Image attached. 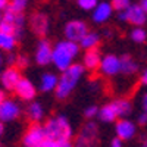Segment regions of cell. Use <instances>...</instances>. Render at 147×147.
<instances>
[{"mask_svg": "<svg viewBox=\"0 0 147 147\" xmlns=\"http://www.w3.org/2000/svg\"><path fill=\"white\" fill-rule=\"evenodd\" d=\"M97 113H99V107L97 106H94V105H91V106H87L84 109V116L87 118L88 121H93L96 116H97Z\"/></svg>", "mask_w": 147, "mask_h": 147, "instance_id": "cell-29", "label": "cell"}, {"mask_svg": "<svg viewBox=\"0 0 147 147\" xmlns=\"http://www.w3.org/2000/svg\"><path fill=\"white\" fill-rule=\"evenodd\" d=\"M140 84H141V85H147V69L141 72V77H140Z\"/></svg>", "mask_w": 147, "mask_h": 147, "instance_id": "cell-37", "label": "cell"}, {"mask_svg": "<svg viewBox=\"0 0 147 147\" xmlns=\"http://www.w3.org/2000/svg\"><path fill=\"white\" fill-rule=\"evenodd\" d=\"M99 43H100V34H97L94 31H88L78 44H80V49H84V50L87 52V50L97 49L99 47Z\"/></svg>", "mask_w": 147, "mask_h": 147, "instance_id": "cell-20", "label": "cell"}, {"mask_svg": "<svg viewBox=\"0 0 147 147\" xmlns=\"http://www.w3.org/2000/svg\"><path fill=\"white\" fill-rule=\"evenodd\" d=\"M5 62H6L9 66H15V65H16V55L7 53V56H6V59H5Z\"/></svg>", "mask_w": 147, "mask_h": 147, "instance_id": "cell-32", "label": "cell"}, {"mask_svg": "<svg viewBox=\"0 0 147 147\" xmlns=\"http://www.w3.org/2000/svg\"><path fill=\"white\" fill-rule=\"evenodd\" d=\"M115 132L116 137L122 141H128L131 140L137 132V125L134 124L132 121L124 118V119H118L116 125H115Z\"/></svg>", "mask_w": 147, "mask_h": 147, "instance_id": "cell-14", "label": "cell"}, {"mask_svg": "<svg viewBox=\"0 0 147 147\" xmlns=\"http://www.w3.org/2000/svg\"><path fill=\"white\" fill-rule=\"evenodd\" d=\"M80 55V44L72 43L68 40H60L53 46L52 53V63L60 72L66 71L69 66L75 63V59Z\"/></svg>", "mask_w": 147, "mask_h": 147, "instance_id": "cell-1", "label": "cell"}, {"mask_svg": "<svg viewBox=\"0 0 147 147\" xmlns=\"http://www.w3.org/2000/svg\"><path fill=\"white\" fill-rule=\"evenodd\" d=\"M59 143V147H74L72 141L71 140H65V141H57Z\"/></svg>", "mask_w": 147, "mask_h": 147, "instance_id": "cell-39", "label": "cell"}, {"mask_svg": "<svg viewBox=\"0 0 147 147\" xmlns=\"http://www.w3.org/2000/svg\"><path fill=\"white\" fill-rule=\"evenodd\" d=\"M97 118H99L102 122H106V124L115 122L118 119V115H116V110H115L113 105L109 103V105H105L103 107H100L99 113H97Z\"/></svg>", "mask_w": 147, "mask_h": 147, "instance_id": "cell-24", "label": "cell"}, {"mask_svg": "<svg viewBox=\"0 0 147 147\" xmlns=\"http://www.w3.org/2000/svg\"><path fill=\"white\" fill-rule=\"evenodd\" d=\"M88 88H90V91H99L100 90V82L97 81V80H94V81H91L90 84H88Z\"/></svg>", "mask_w": 147, "mask_h": 147, "instance_id": "cell-33", "label": "cell"}, {"mask_svg": "<svg viewBox=\"0 0 147 147\" xmlns=\"http://www.w3.org/2000/svg\"><path fill=\"white\" fill-rule=\"evenodd\" d=\"M137 122H138V125H147V113L143 112L141 115H138Z\"/></svg>", "mask_w": 147, "mask_h": 147, "instance_id": "cell-34", "label": "cell"}, {"mask_svg": "<svg viewBox=\"0 0 147 147\" xmlns=\"http://www.w3.org/2000/svg\"><path fill=\"white\" fill-rule=\"evenodd\" d=\"M3 132H5V125H3V122H0V137L3 136Z\"/></svg>", "mask_w": 147, "mask_h": 147, "instance_id": "cell-43", "label": "cell"}, {"mask_svg": "<svg viewBox=\"0 0 147 147\" xmlns=\"http://www.w3.org/2000/svg\"><path fill=\"white\" fill-rule=\"evenodd\" d=\"M140 6L143 7V10L147 13V0H141V3H140Z\"/></svg>", "mask_w": 147, "mask_h": 147, "instance_id": "cell-41", "label": "cell"}, {"mask_svg": "<svg viewBox=\"0 0 147 147\" xmlns=\"http://www.w3.org/2000/svg\"><path fill=\"white\" fill-rule=\"evenodd\" d=\"M146 38H147V32H146V30H143L141 27H136V28L131 31V40H132L134 43L141 44V43L146 41Z\"/></svg>", "mask_w": 147, "mask_h": 147, "instance_id": "cell-25", "label": "cell"}, {"mask_svg": "<svg viewBox=\"0 0 147 147\" xmlns=\"http://www.w3.org/2000/svg\"><path fill=\"white\" fill-rule=\"evenodd\" d=\"M74 147H99V127L94 121H88L81 128Z\"/></svg>", "mask_w": 147, "mask_h": 147, "instance_id": "cell-4", "label": "cell"}, {"mask_svg": "<svg viewBox=\"0 0 147 147\" xmlns=\"http://www.w3.org/2000/svg\"><path fill=\"white\" fill-rule=\"evenodd\" d=\"M16 37L13 34H5L0 32V50L6 52V53H12L16 47Z\"/></svg>", "mask_w": 147, "mask_h": 147, "instance_id": "cell-23", "label": "cell"}, {"mask_svg": "<svg viewBox=\"0 0 147 147\" xmlns=\"http://www.w3.org/2000/svg\"><path fill=\"white\" fill-rule=\"evenodd\" d=\"M0 32H5V34H13V35H15V30H13V27H12L10 24L5 22V21L0 22Z\"/></svg>", "mask_w": 147, "mask_h": 147, "instance_id": "cell-31", "label": "cell"}, {"mask_svg": "<svg viewBox=\"0 0 147 147\" xmlns=\"http://www.w3.org/2000/svg\"><path fill=\"white\" fill-rule=\"evenodd\" d=\"M121 69V62L119 57L115 55H106L102 57V62L99 66V71L105 77H115Z\"/></svg>", "mask_w": 147, "mask_h": 147, "instance_id": "cell-15", "label": "cell"}, {"mask_svg": "<svg viewBox=\"0 0 147 147\" xmlns=\"http://www.w3.org/2000/svg\"><path fill=\"white\" fill-rule=\"evenodd\" d=\"M21 78H22L21 71L16 66H9V68H6L2 74H0V82H2L3 88L9 90V91L15 90V87L21 81Z\"/></svg>", "mask_w": 147, "mask_h": 147, "instance_id": "cell-12", "label": "cell"}, {"mask_svg": "<svg viewBox=\"0 0 147 147\" xmlns=\"http://www.w3.org/2000/svg\"><path fill=\"white\" fill-rule=\"evenodd\" d=\"M30 65V59L27 55H16V68L18 69H22V68H28Z\"/></svg>", "mask_w": 147, "mask_h": 147, "instance_id": "cell-30", "label": "cell"}, {"mask_svg": "<svg viewBox=\"0 0 147 147\" xmlns=\"http://www.w3.org/2000/svg\"><path fill=\"white\" fill-rule=\"evenodd\" d=\"M84 74H85V69H84L82 63H74L66 71H63L62 75L59 77L57 87L55 90L56 99H59V100L68 99L71 96V93L75 90V87L78 85L80 80L84 77Z\"/></svg>", "mask_w": 147, "mask_h": 147, "instance_id": "cell-2", "label": "cell"}, {"mask_svg": "<svg viewBox=\"0 0 147 147\" xmlns=\"http://www.w3.org/2000/svg\"><path fill=\"white\" fill-rule=\"evenodd\" d=\"M118 19L121 22H129L136 27H141L147 21V13L143 10V7L140 5H131L127 10L119 12Z\"/></svg>", "mask_w": 147, "mask_h": 147, "instance_id": "cell-7", "label": "cell"}, {"mask_svg": "<svg viewBox=\"0 0 147 147\" xmlns=\"http://www.w3.org/2000/svg\"><path fill=\"white\" fill-rule=\"evenodd\" d=\"M21 115V106L18 102L12 100V99H6L5 102L0 103V122H10L15 121L16 118H19Z\"/></svg>", "mask_w": 147, "mask_h": 147, "instance_id": "cell-11", "label": "cell"}, {"mask_svg": "<svg viewBox=\"0 0 147 147\" xmlns=\"http://www.w3.org/2000/svg\"><path fill=\"white\" fill-rule=\"evenodd\" d=\"M140 147H147V138H146V136H144V138H143V141H141V146Z\"/></svg>", "mask_w": 147, "mask_h": 147, "instance_id": "cell-44", "label": "cell"}, {"mask_svg": "<svg viewBox=\"0 0 147 147\" xmlns=\"http://www.w3.org/2000/svg\"><path fill=\"white\" fill-rule=\"evenodd\" d=\"M87 32H88V25L81 19H72L66 22V25L63 28L65 40L72 41V43H80Z\"/></svg>", "mask_w": 147, "mask_h": 147, "instance_id": "cell-5", "label": "cell"}, {"mask_svg": "<svg viewBox=\"0 0 147 147\" xmlns=\"http://www.w3.org/2000/svg\"><path fill=\"white\" fill-rule=\"evenodd\" d=\"M0 147H2V146H0Z\"/></svg>", "mask_w": 147, "mask_h": 147, "instance_id": "cell-48", "label": "cell"}, {"mask_svg": "<svg viewBox=\"0 0 147 147\" xmlns=\"http://www.w3.org/2000/svg\"><path fill=\"white\" fill-rule=\"evenodd\" d=\"M110 5H112L113 10H116L118 13H119V12L127 10V9L131 6V2H129V0H112V2H110Z\"/></svg>", "mask_w": 147, "mask_h": 147, "instance_id": "cell-27", "label": "cell"}, {"mask_svg": "<svg viewBox=\"0 0 147 147\" xmlns=\"http://www.w3.org/2000/svg\"><path fill=\"white\" fill-rule=\"evenodd\" d=\"M46 141V132L44 127L40 124H31L22 137L24 147H41Z\"/></svg>", "mask_w": 147, "mask_h": 147, "instance_id": "cell-6", "label": "cell"}, {"mask_svg": "<svg viewBox=\"0 0 147 147\" xmlns=\"http://www.w3.org/2000/svg\"><path fill=\"white\" fill-rule=\"evenodd\" d=\"M46 138L55 140V141H65L71 140L72 137V127L71 122L65 115H57L50 119H47V122L43 125Z\"/></svg>", "mask_w": 147, "mask_h": 147, "instance_id": "cell-3", "label": "cell"}, {"mask_svg": "<svg viewBox=\"0 0 147 147\" xmlns=\"http://www.w3.org/2000/svg\"><path fill=\"white\" fill-rule=\"evenodd\" d=\"M77 3L82 10H94V7L99 5V0H77Z\"/></svg>", "mask_w": 147, "mask_h": 147, "instance_id": "cell-28", "label": "cell"}, {"mask_svg": "<svg viewBox=\"0 0 147 147\" xmlns=\"http://www.w3.org/2000/svg\"><path fill=\"white\" fill-rule=\"evenodd\" d=\"M143 109H144V112L147 113V94L143 96Z\"/></svg>", "mask_w": 147, "mask_h": 147, "instance_id": "cell-40", "label": "cell"}, {"mask_svg": "<svg viewBox=\"0 0 147 147\" xmlns=\"http://www.w3.org/2000/svg\"><path fill=\"white\" fill-rule=\"evenodd\" d=\"M2 21L10 24V25L13 27L16 40L22 38L24 27H25V16H24V13H19V12H15V10H12L10 7H7L6 10H3V19Z\"/></svg>", "mask_w": 147, "mask_h": 147, "instance_id": "cell-9", "label": "cell"}, {"mask_svg": "<svg viewBox=\"0 0 147 147\" xmlns=\"http://www.w3.org/2000/svg\"><path fill=\"white\" fill-rule=\"evenodd\" d=\"M119 62H121V69L119 72L124 74V75H132L138 71V65L137 62L134 60L129 55H124L119 57Z\"/></svg>", "mask_w": 147, "mask_h": 147, "instance_id": "cell-21", "label": "cell"}, {"mask_svg": "<svg viewBox=\"0 0 147 147\" xmlns=\"http://www.w3.org/2000/svg\"><path fill=\"white\" fill-rule=\"evenodd\" d=\"M112 105L116 110L118 119H124L125 116H128L132 112V105L128 99H116L112 102Z\"/></svg>", "mask_w": 147, "mask_h": 147, "instance_id": "cell-22", "label": "cell"}, {"mask_svg": "<svg viewBox=\"0 0 147 147\" xmlns=\"http://www.w3.org/2000/svg\"><path fill=\"white\" fill-rule=\"evenodd\" d=\"M15 94L19 97L21 100L24 102H32L35 99V94H37V90H35V85L32 84L31 80L22 77L21 81L18 82V85L15 87Z\"/></svg>", "mask_w": 147, "mask_h": 147, "instance_id": "cell-13", "label": "cell"}, {"mask_svg": "<svg viewBox=\"0 0 147 147\" xmlns=\"http://www.w3.org/2000/svg\"><path fill=\"white\" fill-rule=\"evenodd\" d=\"M102 53L99 49H93V50H87L84 53V57H82V66L84 69L87 71H96L99 69L100 66V62H102Z\"/></svg>", "mask_w": 147, "mask_h": 147, "instance_id": "cell-17", "label": "cell"}, {"mask_svg": "<svg viewBox=\"0 0 147 147\" xmlns=\"http://www.w3.org/2000/svg\"><path fill=\"white\" fill-rule=\"evenodd\" d=\"M105 35H106V37H110V35H112V32H110V30H105Z\"/></svg>", "mask_w": 147, "mask_h": 147, "instance_id": "cell-46", "label": "cell"}, {"mask_svg": "<svg viewBox=\"0 0 147 147\" xmlns=\"http://www.w3.org/2000/svg\"><path fill=\"white\" fill-rule=\"evenodd\" d=\"M30 28L35 35L43 38L44 35H47L49 30H50V18L44 12H34L30 18Z\"/></svg>", "mask_w": 147, "mask_h": 147, "instance_id": "cell-8", "label": "cell"}, {"mask_svg": "<svg viewBox=\"0 0 147 147\" xmlns=\"http://www.w3.org/2000/svg\"><path fill=\"white\" fill-rule=\"evenodd\" d=\"M30 0H9V7L15 12H19V13H24V10L27 9Z\"/></svg>", "mask_w": 147, "mask_h": 147, "instance_id": "cell-26", "label": "cell"}, {"mask_svg": "<svg viewBox=\"0 0 147 147\" xmlns=\"http://www.w3.org/2000/svg\"><path fill=\"white\" fill-rule=\"evenodd\" d=\"M57 82H59V77L53 72H46L41 75L40 78V90L43 93H50L55 91L57 87Z\"/></svg>", "mask_w": 147, "mask_h": 147, "instance_id": "cell-18", "label": "cell"}, {"mask_svg": "<svg viewBox=\"0 0 147 147\" xmlns=\"http://www.w3.org/2000/svg\"><path fill=\"white\" fill-rule=\"evenodd\" d=\"M112 13H113L112 5L107 3V2H99V5L94 7L93 13H91V19L96 24H105L106 21L110 19Z\"/></svg>", "mask_w": 147, "mask_h": 147, "instance_id": "cell-16", "label": "cell"}, {"mask_svg": "<svg viewBox=\"0 0 147 147\" xmlns=\"http://www.w3.org/2000/svg\"><path fill=\"white\" fill-rule=\"evenodd\" d=\"M52 53H53V46L50 44V41L41 38L35 47V53H34L35 63L40 66H47L49 63H52Z\"/></svg>", "mask_w": 147, "mask_h": 147, "instance_id": "cell-10", "label": "cell"}, {"mask_svg": "<svg viewBox=\"0 0 147 147\" xmlns=\"http://www.w3.org/2000/svg\"><path fill=\"white\" fill-rule=\"evenodd\" d=\"M44 106L38 102H31L27 107V116L30 118V121L32 124H38V122L44 118Z\"/></svg>", "mask_w": 147, "mask_h": 147, "instance_id": "cell-19", "label": "cell"}, {"mask_svg": "<svg viewBox=\"0 0 147 147\" xmlns=\"http://www.w3.org/2000/svg\"><path fill=\"white\" fill-rule=\"evenodd\" d=\"M5 100H6V94H5V91H3V90H0V103L5 102Z\"/></svg>", "mask_w": 147, "mask_h": 147, "instance_id": "cell-42", "label": "cell"}, {"mask_svg": "<svg viewBox=\"0 0 147 147\" xmlns=\"http://www.w3.org/2000/svg\"><path fill=\"white\" fill-rule=\"evenodd\" d=\"M3 62H5V56H3V52L0 50V65H2Z\"/></svg>", "mask_w": 147, "mask_h": 147, "instance_id": "cell-45", "label": "cell"}, {"mask_svg": "<svg viewBox=\"0 0 147 147\" xmlns=\"http://www.w3.org/2000/svg\"><path fill=\"white\" fill-rule=\"evenodd\" d=\"M2 19H3V12H0V22H2Z\"/></svg>", "mask_w": 147, "mask_h": 147, "instance_id": "cell-47", "label": "cell"}, {"mask_svg": "<svg viewBox=\"0 0 147 147\" xmlns=\"http://www.w3.org/2000/svg\"><path fill=\"white\" fill-rule=\"evenodd\" d=\"M110 147H124V141L119 140L118 137H115L112 141H110Z\"/></svg>", "mask_w": 147, "mask_h": 147, "instance_id": "cell-36", "label": "cell"}, {"mask_svg": "<svg viewBox=\"0 0 147 147\" xmlns=\"http://www.w3.org/2000/svg\"><path fill=\"white\" fill-rule=\"evenodd\" d=\"M41 147H59V143L55 141V140H49V138H46V141L43 143Z\"/></svg>", "mask_w": 147, "mask_h": 147, "instance_id": "cell-35", "label": "cell"}, {"mask_svg": "<svg viewBox=\"0 0 147 147\" xmlns=\"http://www.w3.org/2000/svg\"><path fill=\"white\" fill-rule=\"evenodd\" d=\"M9 7V0H0V12H3Z\"/></svg>", "mask_w": 147, "mask_h": 147, "instance_id": "cell-38", "label": "cell"}]
</instances>
